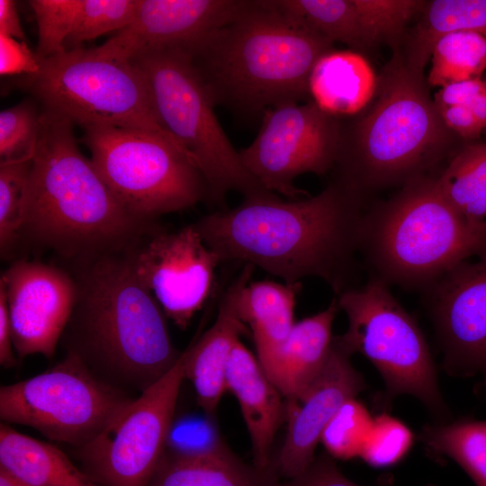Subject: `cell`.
I'll list each match as a JSON object with an SVG mask.
<instances>
[{
	"label": "cell",
	"instance_id": "5b68a950",
	"mask_svg": "<svg viewBox=\"0 0 486 486\" xmlns=\"http://www.w3.org/2000/svg\"><path fill=\"white\" fill-rule=\"evenodd\" d=\"M427 84L396 51L378 76L373 105L348 133L341 130L334 180L363 198L366 189L421 176L450 131Z\"/></svg>",
	"mask_w": 486,
	"mask_h": 486
},
{
	"label": "cell",
	"instance_id": "8992f818",
	"mask_svg": "<svg viewBox=\"0 0 486 486\" xmlns=\"http://www.w3.org/2000/svg\"><path fill=\"white\" fill-rule=\"evenodd\" d=\"M486 251V230L446 201L435 179L420 176L364 212L359 252L372 277L407 289L429 288L462 262Z\"/></svg>",
	"mask_w": 486,
	"mask_h": 486
},
{
	"label": "cell",
	"instance_id": "b9f144b4",
	"mask_svg": "<svg viewBox=\"0 0 486 486\" xmlns=\"http://www.w3.org/2000/svg\"><path fill=\"white\" fill-rule=\"evenodd\" d=\"M16 364L5 286L0 280V364L12 368Z\"/></svg>",
	"mask_w": 486,
	"mask_h": 486
},
{
	"label": "cell",
	"instance_id": "1f68e13d",
	"mask_svg": "<svg viewBox=\"0 0 486 486\" xmlns=\"http://www.w3.org/2000/svg\"><path fill=\"white\" fill-rule=\"evenodd\" d=\"M374 418L356 398L346 400L325 428L320 442L333 458L360 456Z\"/></svg>",
	"mask_w": 486,
	"mask_h": 486
},
{
	"label": "cell",
	"instance_id": "30bf717a",
	"mask_svg": "<svg viewBox=\"0 0 486 486\" xmlns=\"http://www.w3.org/2000/svg\"><path fill=\"white\" fill-rule=\"evenodd\" d=\"M348 320L338 336L351 353L367 357L381 374L385 399L409 394L433 413L445 416L434 362L416 320L397 302L388 284L371 277L364 285L338 294Z\"/></svg>",
	"mask_w": 486,
	"mask_h": 486
},
{
	"label": "cell",
	"instance_id": "d6a6232c",
	"mask_svg": "<svg viewBox=\"0 0 486 486\" xmlns=\"http://www.w3.org/2000/svg\"><path fill=\"white\" fill-rule=\"evenodd\" d=\"M369 47L394 40L409 22L421 13V0H353Z\"/></svg>",
	"mask_w": 486,
	"mask_h": 486
},
{
	"label": "cell",
	"instance_id": "8fae6325",
	"mask_svg": "<svg viewBox=\"0 0 486 486\" xmlns=\"http://www.w3.org/2000/svg\"><path fill=\"white\" fill-rule=\"evenodd\" d=\"M93 374L76 356L26 380L0 388V418L50 440L82 447L135 400Z\"/></svg>",
	"mask_w": 486,
	"mask_h": 486
},
{
	"label": "cell",
	"instance_id": "83f0119b",
	"mask_svg": "<svg viewBox=\"0 0 486 486\" xmlns=\"http://www.w3.org/2000/svg\"><path fill=\"white\" fill-rule=\"evenodd\" d=\"M421 439L431 453L457 463L476 486H486V420L465 418L427 426Z\"/></svg>",
	"mask_w": 486,
	"mask_h": 486
},
{
	"label": "cell",
	"instance_id": "44dd1931",
	"mask_svg": "<svg viewBox=\"0 0 486 486\" xmlns=\"http://www.w3.org/2000/svg\"><path fill=\"white\" fill-rule=\"evenodd\" d=\"M339 310L335 298L325 310L295 322L265 369L286 401L296 400L322 369L334 338L332 325Z\"/></svg>",
	"mask_w": 486,
	"mask_h": 486
},
{
	"label": "cell",
	"instance_id": "ee69618b",
	"mask_svg": "<svg viewBox=\"0 0 486 486\" xmlns=\"http://www.w3.org/2000/svg\"><path fill=\"white\" fill-rule=\"evenodd\" d=\"M480 126L486 129V86L483 90L468 105Z\"/></svg>",
	"mask_w": 486,
	"mask_h": 486
},
{
	"label": "cell",
	"instance_id": "3957f363",
	"mask_svg": "<svg viewBox=\"0 0 486 486\" xmlns=\"http://www.w3.org/2000/svg\"><path fill=\"white\" fill-rule=\"evenodd\" d=\"M69 264L76 297L59 344L104 382L142 393L182 354L172 343L160 305L134 274L125 251Z\"/></svg>",
	"mask_w": 486,
	"mask_h": 486
},
{
	"label": "cell",
	"instance_id": "8d00e7d4",
	"mask_svg": "<svg viewBox=\"0 0 486 486\" xmlns=\"http://www.w3.org/2000/svg\"><path fill=\"white\" fill-rule=\"evenodd\" d=\"M208 416L182 420L176 427L172 424L166 442L172 446L166 451L183 456H210L230 451Z\"/></svg>",
	"mask_w": 486,
	"mask_h": 486
},
{
	"label": "cell",
	"instance_id": "74e56055",
	"mask_svg": "<svg viewBox=\"0 0 486 486\" xmlns=\"http://www.w3.org/2000/svg\"><path fill=\"white\" fill-rule=\"evenodd\" d=\"M279 486H360L346 478L328 454L315 456L299 475L280 482ZM433 486V485H427Z\"/></svg>",
	"mask_w": 486,
	"mask_h": 486
},
{
	"label": "cell",
	"instance_id": "4316f807",
	"mask_svg": "<svg viewBox=\"0 0 486 486\" xmlns=\"http://www.w3.org/2000/svg\"><path fill=\"white\" fill-rule=\"evenodd\" d=\"M290 17L352 50L369 47L353 0H273Z\"/></svg>",
	"mask_w": 486,
	"mask_h": 486
},
{
	"label": "cell",
	"instance_id": "e575fe53",
	"mask_svg": "<svg viewBox=\"0 0 486 486\" xmlns=\"http://www.w3.org/2000/svg\"><path fill=\"white\" fill-rule=\"evenodd\" d=\"M80 0H32L29 2L38 26L35 55L39 60L65 51Z\"/></svg>",
	"mask_w": 486,
	"mask_h": 486
},
{
	"label": "cell",
	"instance_id": "7c38bea8",
	"mask_svg": "<svg viewBox=\"0 0 486 486\" xmlns=\"http://www.w3.org/2000/svg\"><path fill=\"white\" fill-rule=\"evenodd\" d=\"M185 353L95 439L78 448L83 470L101 486H148L165 454Z\"/></svg>",
	"mask_w": 486,
	"mask_h": 486
},
{
	"label": "cell",
	"instance_id": "f35d334b",
	"mask_svg": "<svg viewBox=\"0 0 486 486\" xmlns=\"http://www.w3.org/2000/svg\"><path fill=\"white\" fill-rule=\"evenodd\" d=\"M40 60L24 40L0 34V74L2 76L35 75Z\"/></svg>",
	"mask_w": 486,
	"mask_h": 486
},
{
	"label": "cell",
	"instance_id": "f6af8a7d",
	"mask_svg": "<svg viewBox=\"0 0 486 486\" xmlns=\"http://www.w3.org/2000/svg\"><path fill=\"white\" fill-rule=\"evenodd\" d=\"M0 486H28L0 468Z\"/></svg>",
	"mask_w": 486,
	"mask_h": 486
},
{
	"label": "cell",
	"instance_id": "4fadbf2b",
	"mask_svg": "<svg viewBox=\"0 0 486 486\" xmlns=\"http://www.w3.org/2000/svg\"><path fill=\"white\" fill-rule=\"evenodd\" d=\"M340 140L337 117L312 101L287 103L264 112L256 139L238 153L246 169L266 190L298 200L309 194L295 186V179L331 170Z\"/></svg>",
	"mask_w": 486,
	"mask_h": 486
},
{
	"label": "cell",
	"instance_id": "cb8c5ba5",
	"mask_svg": "<svg viewBox=\"0 0 486 486\" xmlns=\"http://www.w3.org/2000/svg\"><path fill=\"white\" fill-rule=\"evenodd\" d=\"M0 468L28 486H101L57 446L0 425Z\"/></svg>",
	"mask_w": 486,
	"mask_h": 486
},
{
	"label": "cell",
	"instance_id": "5bb4252c",
	"mask_svg": "<svg viewBox=\"0 0 486 486\" xmlns=\"http://www.w3.org/2000/svg\"><path fill=\"white\" fill-rule=\"evenodd\" d=\"M138 279L166 317L185 329L208 299L221 263L193 224L169 231L160 228L125 250Z\"/></svg>",
	"mask_w": 486,
	"mask_h": 486
},
{
	"label": "cell",
	"instance_id": "d590c367",
	"mask_svg": "<svg viewBox=\"0 0 486 486\" xmlns=\"http://www.w3.org/2000/svg\"><path fill=\"white\" fill-rule=\"evenodd\" d=\"M413 436L406 425L386 414L374 418L360 457L374 467L398 463L408 453Z\"/></svg>",
	"mask_w": 486,
	"mask_h": 486
},
{
	"label": "cell",
	"instance_id": "7bdbcfd3",
	"mask_svg": "<svg viewBox=\"0 0 486 486\" xmlns=\"http://www.w3.org/2000/svg\"><path fill=\"white\" fill-rule=\"evenodd\" d=\"M0 34L24 40L16 3L13 0H0Z\"/></svg>",
	"mask_w": 486,
	"mask_h": 486
},
{
	"label": "cell",
	"instance_id": "9a60e30c",
	"mask_svg": "<svg viewBox=\"0 0 486 486\" xmlns=\"http://www.w3.org/2000/svg\"><path fill=\"white\" fill-rule=\"evenodd\" d=\"M13 343L19 359L55 355L71 316L76 284L72 273L38 260L20 258L3 272Z\"/></svg>",
	"mask_w": 486,
	"mask_h": 486
},
{
	"label": "cell",
	"instance_id": "277c9868",
	"mask_svg": "<svg viewBox=\"0 0 486 486\" xmlns=\"http://www.w3.org/2000/svg\"><path fill=\"white\" fill-rule=\"evenodd\" d=\"M333 42L281 11L245 0L229 21L181 48L214 106L244 118L310 97L309 77Z\"/></svg>",
	"mask_w": 486,
	"mask_h": 486
},
{
	"label": "cell",
	"instance_id": "d6986e66",
	"mask_svg": "<svg viewBox=\"0 0 486 486\" xmlns=\"http://www.w3.org/2000/svg\"><path fill=\"white\" fill-rule=\"evenodd\" d=\"M244 265L223 292L214 323L184 350V378L195 391L199 406L212 415L227 390L226 371L231 351L247 326L238 318L235 302L239 290L251 281L255 270Z\"/></svg>",
	"mask_w": 486,
	"mask_h": 486
},
{
	"label": "cell",
	"instance_id": "d4e9b609",
	"mask_svg": "<svg viewBox=\"0 0 486 486\" xmlns=\"http://www.w3.org/2000/svg\"><path fill=\"white\" fill-rule=\"evenodd\" d=\"M409 40L407 63L422 71L435 42L454 32H474L486 37V0H434L427 2Z\"/></svg>",
	"mask_w": 486,
	"mask_h": 486
},
{
	"label": "cell",
	"instance_id": "ffe728a7",
	"mask_svg": "<svg viewBox=\"0 0 486 486\" xmlns=\"http://www.w3.org/2000/svg\"><path fill=\"white\" fill-rule=\"evenodd\" d=\"M226 388L239 403L252 443L253 464L262 468L271 465L274 436L286 421L285 400L240 340L228 362Z\"/></svg>",
	"mask_w": 486,
	"mask_h": 486
},
{
	"label": "cell",
	"instance_id": "e0dca14e",
	"mask_svg": "<svg viewBox=\"0 0 486 486\" xmlns=\"http://www.w3.org/2000/svg\"><path fill=\"white\" fill-rule=\"evenodd\" d=\"M351 353L333 338L322 369L294 401H286L287 433L272 463L281 479L293 478L311 464L321 435L339 408L365 389Z\"/></svg>",
	"mask_w": 486,
	"mask_h": 486
},
{
	"label": "cell",
	"instance_id": "52a82bcc",
	"mask_svg": "<svg viewBox=\"0 0 486 486\" xmlns=\"http://www.w3.org/2000/svg\"><path fill=\"white\" fill-rule=\"evenodd\" d=\"M129 61L143 73L160 124L202 175L210 202L223 210L230 192L241 194L244 199L275 195L244 166L217 119L202 80L181 48L147 50Z\"/></svg>",
	"mask_w": 486,
	"mask_h": 486
},
{
	"label": "cell",
	"instance_id": "60d3db41",
	"mask_svg": "<svg viewBox=\"0 0 486 486\" xmlns=\"http://www.w3.org/2000/svg\"><path fill=\"white\" fill-rule=\"evenodd\" d=\"M436 109L444 125L464 139H478L483 131L468 106L453 105Z\"/></svg>",
	"mask_w": 486,
	"mask_h": 486
},
{
	"label": "cell",
	"instance_id": "f546056e",
	"mask_svg": "<svg viewBox=\"0 0 486 486\" xmlns=\"http://www.w3.org/2000/svg\"><path fill=\"white\" fill-rule=\"evenodd\" d=\"M32 159L0 162V255L12 257L21 241L24 194Z\"/></svg>",
	"mask_w": 486,
	"mask_h": 486
},
{
	"label": "cell",
	"instance_id": "7402d4cb",
	"mask_svg": "<svg viewBox=\"0 0 486 486\" xmlns=\"http://www.w3.org/2000/svg\"><path fill=\"white\" fill-rule=\"evenodd\" d=\"M377 79L361 53L332 50L314 65L309 77V94L326 113L335 117L351 116L371 104Z\"/></svg>",
	"mask_w": 486,
	"mask_h": 486
},
{
	"label": "cell",
	"instance_id": "ab89813d",
	"mask_svg": "<svg viewBox=\"0 0 486 486\" xmlns=\"http://www.w3.org/2000/svg\"><path fill=\"white\" fill-rule=\"evenodd\" d=\"M485 86L486 79L482 77L450 83L440 87L434 94L433 100L436 108L453 105L468 106Z\"/></svg>",
	"mask_w": 486,
	"mask_h": 486
},
{
	"label": "cell",
	"instance_id": "bcb514c9",
	"mask_svg": "<svg viewBox=\"0 0 486 486\" xmlns=\"http://www.w3.org/2000/svg\"><path fill=\"white\" fill-rule=\"evenodd\" d=\"M484 376H485V379H484V383H485V387H486V375H484Z\"/></svg>",
	"mask_w": 486,
	"mask_h": 486
},
{
	"label": "cell",
	"instance_id": "4dcf8cb0",
	"mask_svg": "<svg viewBox=\"0 0 486 486\" xmlns=\"http://www.w3.org/2000/svg\"><path fill=\"white\" fill-rule=\"evenodd\" d=\"M140 0H80L73 28L64 43L65 51L112 32H120L134 20Z\"/></svg>",
	"mask_w": 486,
	"mask_h": 486
},
{
	"label": "cell",
	"instance_id": "ba28073f",
	"mask_svg": "<svg viewBox=\"0 0 486 486\" xmlns=\"http://www.w3.org/2000/svg\"><path fill=\"white\" fill-rule=\"evenodd\" d=\"M82 142L118 200L134 214L158 221L164 214L209 202L205 180L175 141L133 128L88 125Z\"/></svg>",
	"mask_w": 486,
	"mask_h": 486
},
{
	"label": "cell",
	"instance_id": "603a6c76",
	"mask_svg": "<svg viewBox=\"0 0 486 486\" xmlns=\"http://www.w3.org/2000/svg\"><path fill=\"white\" fill-rule=\"evenodd\" d=\"M301 287V283L250 281L237 295V316L251 329L257 359L264 370L296 322L294 308Z\"/></svg>",
	"mask_w": 486,
	"mask_h": 486
},
{
	"label": "cell",
	"instance_id": "2e32d148",
	"mask_svg": "<svg viewBox=\"0 0 486 486\" xmlns=\"http://www.w3.org/2000/svg\"><path fill=\"white\" fill-rule=\"evenodd\" d=\"M426 292L450 368L461 375H486V251L457 265Z\"/></svg>",
	"mask_w": 486,
	"mask_h": 486
},
{
	"label": "cell",
	"instance_id": "ac0fdd59",
	"mask_svg": "<svg viewBox=\"0 0 486 486\" xmlns=\"http://www.w3.org/2000/svg\"><path fill=\"white\" fill-rule=\"evenodd\" d=\"M245 0H140L134 20L100 46L95 56L130 60L139 53L183 47L231 19Z\"/></svg>",
	"mask_w": 486,
	"mask_h": 486
},
{
	"label": "cell",
	"instance_id": "6da1fadb",
	"mask_svg": "<svg viewBox=\"0 0 486 486\" xmlns=\"http://www.w3.org/2000/svg\"><path fill=\"white\" fill-rule=\"evenodd\" d=\"M364 213L363 198L333 180L312 197L244 199L193 225L221 263L252 265L286 284L320 278L339 294L353 287Z\"/></svg>",
	"mask_w": 486,
	"mask_h": 486
},
{
	"label": "cell",
	"instance_id": "9c48e42d",
	"mask_svg": "<svg viewBox=\"0 0 486 486\" xmlns=\"http://www.w3.org/2000/svg\"><path fill=\"white\" fill-rule=\"evenodd\" d=\"M24 85L44 110L75 126L140 129L177 143L159 122L143 73L129 60L101 58L85 48L64 51L40 59Z\"/></svg>",
	"mask_w": 486,
	"mask_h": 486
},
{
	"label": "cell",
	"instance_id": "7a4b0ae2",
	"mask_svg": "<svg viewBox=\"0 0 486 486\" xmlns=\"http://www.w3.org/2000/svg\"><path fill=\"white\" fill-rule=\"evenodd\" d=\"M68 119L41 111L22 239L66 261L123 252L161 228L129 211L80 151Z\"/></svg>",
	"mask_w": 486,
	"mask_h": 486
},
{
	"label": "cell",
	"instance_id": "7dc6e473",
	"mask_svg": "<svg viewBox=\"0 0 486 486\" xmlns=\"http://www.w3.org/2000/svg\"><path fill=\"white\" fill-rule=\"evenodd\" d=\"M485 130H486V129H485Z\"/></svg>",
	"mask_w": 486,
	"mask_h": 486
},
{
	"label": "cell",
	"instance_id": "836d02e7",
	"mask_svg": "<svg viewBox=\"0 0 486 486\" xmlns=\"http://www.w3.org/2000/svg\"><path fill=\"white\" fill-rule=\"evenodd\" d=\"M41 112L23 101L0 112V162L32 159Z\"/></svg>",
	"mask_w": 486,
	"mask_h": 486
},
{
	"label": "cell",
	"instance_id": "484cf974",
	"mask_svg": "<svg viewBox=\"0 0 486 486\" xmlns=\"http://www.w3.org/2000/svg\"><path fill=\"white\" fill-rule=\"evenodd\" d=\"M435 183L464 220L486 230V144L472 143L461 148Z\"/></svg>",
	"mask_w": 486,
	"mask_h": 486
},
{
	"label": "cell",
	"instance_id": "f1b7e54d",
	"mask_svg": "<svg viewBox=\"0 0 486 486\" xmlns=\"http://www.w3.org/2000/svg\"><path fill=\"white\" fill-rule=\"evenodd\" d=\"M427 82L442 87L450 83L482 77L486 71V37L474 32H454L435 42Z\"/></svg>",
	"mask_w": 486,
	"mask_h": 486
}]
</instances>
